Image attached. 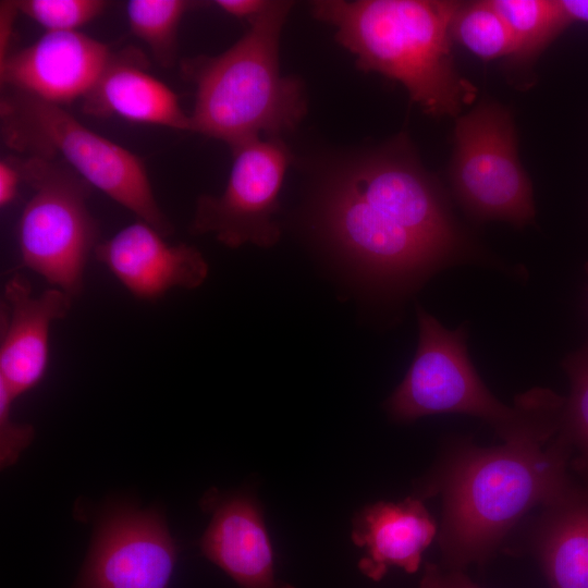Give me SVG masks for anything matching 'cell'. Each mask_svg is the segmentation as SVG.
<instances>
[{
  "label": "cell",
  "mask_w": 588,
  "mask_h": 588,
  "mask_svg": "<svg viewBox=\"0 0 588 588\" xmlns=\"http://www.w3.org/2000/svg\"><path fill=\"white\" fill-rule=\"evenodd\" d=\"M394 143L336 174L317 208L321 235L346 262L382 282L428 274L462 253L433 181Z\"/></svg>",
  "instance_id": "6da1fadb"
},
{
  "label": "cell",
  "mask_w": 588,
  "mask_h": 588,
  "mask_svg": "<svg viewBox=\"0 0 588 588\" xmlns=\"http://www.w3.org/2000/svg\"><path fill=\"white\" fill-rule=\"evenodd\" d=\"M572 456L558 433L492 448L463 442L445 453L418 487L420 499L442 501L441 566L462 571L485 563L526 513L580 492Z\"/></svg>",
  "instance_id": "7a4b0ae2"
},
{
  "label": "cell",
  "mask_w": 588,
  "mask_h": 588,
  "mask_svg": "<svg viewBox=\"0 0 588 588\" xmlns=\"http://www.w3.org/2000/svg\"><path fill=\"white\" fill-rule=\"evenodd\" d=\"M460 1L319 0L313 14L335 27L357 66L401 83L432 117H457L476 98L455 69L450 25Z\"/></svg>",
  "instance_id": "3957f363"
},
{
  "label": "cell",
  "mask_w": 588,
  "mask_h": 588,
  "mask_svg": "<svg viewBox=\"0 0 588 588\" xmlns=\"http://www.w3.org/2000/svg\"><path fill=\"white\" fill-rule=\"evenodd\" d=\"M290 1H270L249 28L217 56L184 59L182 75L195 87L192 132L226 143L279 137L306 111L302 83L283 76L279 64L282 27Z\"/></svg>",
  "instance_id": "277c9868"
},
{
  "label": "cell",
  "mask_w": 588,
  "mask_h": 588,
  "mask_svg": "<svg viewBox=\"0 0 588 588\" xmlns=\"http://www.w3.org/2000/svg\"><path fill=\"white\" fill-rule=\"evenodd\" d=\"M418 346L412 365L387 403L399 421L436 414H464L492 426L504 442L554 434L561 397L537 388L502 404L485 385L467 353L463 328L449 330L417 306Z\"/></svg>",
  "instance_id": "5b68a950"
},
{
  "label": "cell",
  "mask_w": 588,
  "mask_h": 588,
  "mask_svg": "<svg viewBox=\"0 0 588 588\" xmlns=\"http://www.w3.org/2000/svg\"><path fill=\"white\" fill-rule=\"evenodd\" d=\"M4 144L26 157L63 161L91 187L123 206L163 236L173 226L160 209L144 162L56 105L7 88L0 101Z\"/></svg>",
  "instance_id": "8992f818"
},
{
  "label": "cell",
  "mask_w": 588,
  "mask_h": 588,
  "mask_svg": "<svg viewBox=\"0 0 588 588\" xmlns=\"http://www.w3.org/2000/svg\"><path fill=\"white\" fill-rule=\"evenodd\" d=\"M33 195L17 225L23 265L72 297L82 294L84 273L98 245V224L87 199L91 186L59 160L16 158Z\"/></svg>",
  "instance_id": "52a82bcc"
},
{
  "label": "cell",
  "mask_w": 588,
  "mask_h": 588,
  "mask_svg": "<svg viewBox=\"0 0 588 588\" xmlns=\"http://www.w3.org/2000/svg\"><path fill=\"white\" fill-rule=\"evenodd\" d=\"M451 182L463 208L480 221L524 226L535 217L531 183L517 154L511 112L482 101L457 117Z\"/></svg>",
  "instance_id": "ba28073f"
},
{
  "label": "cell",
  "mask_w": 588,
  "mask_h": 588,
  "mask_svg": "<svg viewBox=\"0 0 588 588\" xmlns=\"http://www.w3.org/2000/svg\"><path fill=\"white\" fill-rule=\"evenodd\" d=\"M231 150L233 162L224 191L197 198L189 232L212 234L230 248L271 247L281 234L274 217L292 156L279 137L254 138Z\"/></svg>",
  "instance_id": "9c48e42d"
},
{
  "label": "cell",
  "mask_w": 588,
  "mask_h": 588,
  "mask_svg": "<svg viewBox=\"0 0 588 588\" xmlns=\"http://www.w3.org/2000/svg\"><path fill=\"white\" fill-rule=\"evenodd\" d=\"M176 550L152 511L121 510L100 526L81 588H168Z\"/></svg>",
  "instance_id": "30bf717a"
},
{
  "label": "cell",
  "mask_w": 588,
  "mask_h": 588,
  "mask_svg": "<svg viewBox=\"0 0 588 588\" xmlns=\"http://www.w3.org/2000/svg\"><path fill=\"white\" fill-rule=\"evenodd\" d=\"M111 54L107 45L81 32H46L0 61V78L5 88L61 106L90 90Z\"/></svg>",
  "instance_id": "8fae6325"
},
{
  "label": "cell",
  "mask_w": 588,
  "mask_h": 588,
  "mask_svg": "<svg viewBox=\"0 0 588 588\" xmlns=\"http://www.w3.org/2000/svg\"><path fill=\"white\" fill-rule=\"evenodd\" d=\"M0 308V381L16 399L44 378L50 356V329L65 318L74 297L50 286L36 295L14 274L4 284Z\"/></svg>",
  "instance_id": "7c38bea8"
},
{
  "label": "cell",
  "mask_w": 588,
  "mask_h": 588,
  "mask_svg": "<svg viewBox=\"0 0 588 588\" xmlns=\"http://www.w3.org/2000/svg\"><path fill=\"white\" fill-rule=\"evenodd\" d=\"M150 224L137 220L99 242L95 257L135 297L154 301L172 289L201 285L209 267L187 244L171 245Z\"/></svg>",
  "instance_id": "4fadbf2b"
},
{
  "label": "cell",
  "mask_w": 588,
  "mask_h": 588,
  "mask_svg": "<svg viewBox=\"0 0 588 588\" xmlns=\"http://www.w3.org/2000/svg\"><path fill=\"white\" fill-rule=\"evenodd\" d=\"M83 111L97 118L191 131V118L177 95L147 72L145 57L133 48L112 52L95 85L82 98Z\"/></svg>",
  "instance_id": "5bb4252c"
},
{
  "label": "cell",
  "mask_w": 588,
  "mask_h": 588,
  "mask_svg": "<svg viewBox=\"0 0 588 588\" xmlns=\"http://www.w3.org/2000/svg\"><path fill=\"white\" fill-rule=\"evenodd\" d=\"M209 504L212 517L200 541L207 559L241 588H294L275 578L270 540L252 498L234 494Z\"/></svg>",
  "instance_id": "9a60e30c"
},
{
  "label": "cell",
  "mask_w": 588,
  "mask_h": 588,
  "mask_svg": "<svg viewBox=\"0 0 588 588\" xmlns=\"http://www.w3.org/2000/svg\"><path fill=\"white\" fill-rule=\"evenodd\" d=\"M437 532L419 497L368 505L353 522V542L365 551L358 567L373 580H380L391 567L415 573Z\"/></svg>",
  "instance_id": "2e32d148"
},
{
  "label": "cell",
  "mask_w": 588,
  "mask_h": 588,
  "mask_svg": "<svg viewBox=\"0 0 588 588\" xmlns=\"http://www.w3.org/2000/svg\"><path fill=\"white\" fill-rule=\"evenodd\" d=\"M534 551L551 588H588V488L544 507Z\"/></svg>",
  "instance_id": "e0dca14e"
},
{
  "label": "cell",
  "mask_w": 588,
  "mask_h": 588,
  "mask_svg": "<svg viewBox=\"0 0 588 588\" xmlns=\"http://www.w3.org/2000/svg\"><path fill=\"white\" fill-rule=\"evenodd\" d=\"M505 20L513 39L506 59L514 70L528 69L572 23L560 0H491Z\"/></svg>",
  "instance_id": "ac0fdd59"
},
{
  "label": "cell",
  "mask_w": 588,
  "mask_h": 588,
  "mask_svg": "<svg viewBox=\"0 0 588 588\" xmlns=\"http://www.w3.org/2000/svg\"><path fill=\"white\" fill-rule=\"evenodd\" d=\"M450 35L483 61L507 59L513 51L510 28L491 0L461 2L452 19Z\"/></svg>",
  "instance_id": "d6986e66"
},
{
  "label": "cell",
  "mask_w": 588,
  "mask_h": 588,
  "mask_svg": "<svg viewBox=\"0 0 588 588\" xmlns=\"http://www.w3.org/2000/svg\"><path fill=\"white\" fill-rule=\"evenodd\" d=\"M571 392L564 399L558 434L572 450L571 468L588 488V342L564 362Z\"/></svg>",
  "instance_id": "ffe728a7"
},
{
  "label": "cell",
  "mask_w": 588,
  "mask_h": 588,
  "mask_svg": "<svg viewBox=\"0 0 588 588\" xmlns=\"http://www.w3.org/2000/svg\"><path fill=\"white\" fill-rule=\"evenodd\" d=\"M191 7L184 0H130L125 11L132 33L150 49L156 61L172 66L176 58L179 25Z\"/></svg>",
  "instance_id": "44dd1931"
},
{
  "label": "cell",
  "mask_w": 588,
  "mask_h": 588,
  "mask_svg": "<svg viewBox=\"0 0 588 588\" xmlns=\"http://www.w3.org/2000/svg\"><path fill=\"white\" fill-rule=\"evenodd\" d=\"M19 12L32 19L47 32H70L100 15L107 1L102 0H17Z\"/></svg>",
  "instance_id": "7402d4cb"
},
{
  "label": "cell",
  "mask_w": 588,
  "mask_h": 588,
  "mask_svg": "<svg viewBox=\"0 0 588 588\" xmlns=\"http://www.w3.org/2000/svg\"><path fill=\"white\" fill-rule=\"evenodd\" d=\"M14 401L15 397L0 381V462L2 468L14 464L34 438L33 426L19 424L12 419L11 409Z\"/></svg>",
  "instance_id": "603a6c76"
},
{
  "label": "cell",
  "mask_w": 588,
  "mask_h": 588,
  "mask_svg": "<svg viewBox=\"0 0 588 588\" xmlns=\"http://www.w3.org/2000/svg\"><path fill=\"white\" fill-rule=\"evenodd\" d=\"M419 588H480L460 569H448L433 563L425 565Z\"/></svg>",
  "instance_id": "cb8c5ba5"
},
{
  "label": "cell",
  "mask_w": 588,
  "mask_h": 588,
  "mask_svg": "<svg viewBox=\"0 0 588 588\" xmlns=\"http://www.w3.org/2000/svg\"><path fill=\"white\" fill-rule=\"evenodd\" d=\"M22 174L15 157L0 161V207H8L16 197Z\"/></svg>",
  "instance_id": "d4e9b609"
},
{
  "label": "cell",
  "mask_w": 588,
  "mask_h": 588,
  "mask_svg": "<svg viewBox=\"0 0 588 588\" xmlns=\"http://www.w3.org/2000/svg\"><path fill=\"white\" fill-rule=\"evenodd\" d=\"M270 1L265 0H216L215 4L225 13L248 22L261 14Z\"/></svg>",
  "instance_id": "484cf974"
},
{
  "label": "cell",
  "mask_w": 588,
  "mask_h": 588,
  "mask_svg": "<svg viewBox=\"0 0 588 588\" xmlns=\"http://www.w3.org/2000/svg\"><path fill=\"white\" fill-rule=\"evenodd\" d=\"M19 12L14 1H1L0 4V61H2L10 51V41L13 34V23Z\"/></svg>",
  "instance_id": "4316f807"
},
{
  "label": "cell",
  "mask_w": 588,
  "mask_h": 588,
  "mask_svg": "<svg viewBox=\"0 0 588 588\" xmlns=\"http://www.w3.org/2000/svg\"><path fill=\"white\" fill-rule=\"evenodd\" d=\"M560 2L572 23L588 24V0H560Z\"/></svg>",
  "instance_id": "83f0119b"
}]
</instances>
